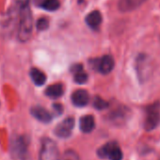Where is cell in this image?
<instances>
[{
    "label": "cell",
    "mask_w": 160,
    "mask_h": 160,
    "mask_svg": "<svg viewBox=\"0 0 160 160\" xmlns=\"http://www.w3.org/2000/svg\"><path fill=\"white\" fill-rule=\"evenodd\" d=\"M87 25L93 29H96L102 23V14L99 11H93L86 17Z\"/></svg>",
    "instance_id": "7c38bea8"
},
{
    "label": "cell",
    "mask_w": 160,
    "mask_h": 160,
    "mask_svg": "<svg viewBox=\"0 0 160 160\" xmlns=\"http://www.w3.org/2000/svg\"><path fill=\"white\" fill-rule=\"evenodd\" d=\"M60 160H79L78 154L72 150H67L62 155H60Z\"/></svg>",
    "instance_id": "2e32d148"
},
{
    "label": "cell",
    "mask_w": 160,
    "mask_h": 160,
    "mask_svg": "<svg viewBox=\"0 0 160 160\" xmlns=\"http://www.w3.org/2000/svg\"><path fill=\"white\" fill-rule=\"evenodd\" d=\"M80 71H83V67L81 64H74L71 67V72H72L73 73H76Z\"/></svg>",
    "instance_id": "44dd1931"
},
{
    "label": "cell",
    "mask_w": 160,
    "mask_h": 160,
    "mask_svg": "<svg viewBox=\"0 0 160 160\" xmlns=\"http://www.w3.org/2000/svg\"><path fill=\"white\" fill-rule=\"evenodd\" d=\"M30 77L36 86H42L46 81L45 73L37 68H33L30 70Z\"/></svg>",
    "instance_id": "4fadbf2b"
},
{
    "label": "cell",
    "mask_w": 160,
    "mask_h": 160,
    "mask_svg": "<svg viewBox=\"0 0 160 160\" xmlns=\"http://www.w3.org/2000/svg\"><path fill=\"white\" fill-rule=\"evenodd\" d=\"M30 113L35 119H37L38 121L44 122V123L50 122L52 121V118H53L52 115L46 109H44L42 107H38V106L33 107L30 109Z\"/></svg>",
    "instance_id": "9c48e42d"
},
{
    "label": "cell",
    "mask_w": 160,
    "mask_h": 160,
    "mask_svg": "<svg viewBox=\"0 0 160 160\" xmlns=\"http://www.w3.org/2000/svg\"><path fill=\"white\" fill-rule=\"evenodd\" d=\"M74 127V119L73 118H66L60 123H58L55 128V135L61 138H67L71 136L72 129Z\"/></svg>",
    "instance_id": "52a82bcc"
},
{
    "label": "cell",
    "mask_w": 160,
    "mask_h": 160,
    "mask_svg": "<svg viewBox=\"0 0 160 160\" xmlns=\"http://www.w3.org/2000/svg\"><path fill=\"white\" fill-rule=\"evenodd\" d=\"M44 1H45V0H34V3H35L37 6H40V7H41V5H42Z\"/></svg>",
    "instance_id": "7402d4cb"
},
{
    "label": "cell",
    "mask_w": 160,
    "mask_h": 160,
    "mask_svg": "<svg viewBox=\"0 0 160 160\" xmlns=\"http://www.w3.org/2000/svg\"><path fill=\"white\" fill-rule=\"evenodd\" d=\"M79 127L83 133H91L95 127V121L93 116L86 115L79 121Z\"/></svg>",
    "instance_id": "8fae6325"
},
{
    "label": "cell",
    "mask_w": 160,
    "mask_h": 160,
    "mask_svg": "<svg viewBox=\"0 0 160 160\" xmlns=\"http://www.w3.org/2000/svg\"><path fill=\"white\" fill-rule=\"evenodd\" d=\"M145 0H119L118 8L122 12H127L140 6Z\"/></svg>",
    "instance_id": "30bf717a"
},
{
    "label": "cell",
    "mask_w": 160,
    "mask_h": 160,
    "mask_svg": "<svg viewBox=\"0 0 160 160\" xmlns=\"http://www.w3.org/2000/svg\"><path fill=\"white\" fill-rule=\"evenodd\" d=\"M52 107H53V111H54L56 116H59V115L62 114V112H63V106L61 104L56 103Z\"/></svg>",
    "instance_id": "ffe728a7"
},
{
    "label": "cell",
    "mask_w": 160,
    "mask_h": 160,
    "mask_svg": "<svg viewBox=\"0 0 160 160\" xmlns=\"http://www.w3.org/2000/svg\"><path fill=\"white\" fill-rule=\"evenodd\" d=\"M60 6L59 0H45V1L41 5V7L46 11L54 12L57 11Z\"/></svg>",
    "instance_id": "9a60e30c"
},
{
    "label": "cell",
    "mask_w": 160,
    "mask_h": 160,
    "mask_svg": "<svg viewBox=\"0 0 160 160\" xmlns=\"http://www.w3.org/2000/svg\"><path fill=\"white\" fill-rule=\"evenodd\" d=\"M39 160H60L58 145L51 138H42L39 152Z\"/></svg>",
    "instance_id": "3957f363"
},
{
    "label": "cell",
    "mask_w": 160,
    "mask_h": 160,
    "mask_svg": "<svg viewBox=\"0 0 160 160\" xmlns=\"http://www.w3.org/2000/svg\"><path fill=\"white\" fill-rule=\"evenodd\" d=\"M88 80V73L84 71H80L74 73V81L78 84H84Z\"/></svg>",
    "instance_id": "e0dca14e"
},
{
    "label": "cell",
    "mask_w": 160,
    "mask_h": 160,
    "mask_svg": "<svg viewBox=\"0 0 160 160\" xmlns=\"http://www.w3.org/2000/svg\"><path fill=\"white\" fill-rule=\"evenodd\" d=\"M160 122V102H155L146 108L144 128L146 131L153 130Z\"/></svg>",
    "instance_id": "277c9868"
},
{
    "label": "cell",
    "mask_w": 160,
    "mask_h": 160,
    "mask_svg": "<svg viewBox=\"0 0 160 160\" xmlns=\"http://www.w3.org/2000/svg\"><path fill=\"white\" fill-rule=\"evenodd\" d=\"M91 61H92L91 64H92V67L103 74L109 73L114 68V59L109 55H106L102 57L101 58L92 59Z\"/></svg>",
    "instance_id": "8992f818"
},
{
    "label": "cell",
    "mask_w": 160,
    "mask_h": 160,
    "mask_svg": "<svg viewBox=\"0 0 160 160\" xmlns=\"http://www.w3.org/2000/svg\"><path fill=\"white\" fill-rule=\"evenodd\" d=\"M63 86L60 83H57V84H53L49 87H47V89L45 90V94L50 97V98H58L63 94Z\"/></svg>",
    "instance_id": "5bb4252c"
},
{
    "label": "cell",
    "mask_w": 160,
    "mask_h": 160,
    "mask_svg": "<svg viewBox=\"0 0 160 160\" xmlns=\"http://www.w3.org/2000/svg\"><path fill=\"white\" fill-rule=\"evenodd\" d=\"M28 3L29 0H21L20 2L18 39L22 42H26L30 39L33 29V19Z\"/></svg>",
    "instance_id": "6da1fadb"
},
{
    "label": "cell",
    "mask_w": 160,
    "mask_h": 160,
    "mask_svg": "<svg viewBox=\"0 0 160 160\" xmlns=\"http://www.w3.org/2000/svg\"><path fill=\"white\" fill-rule=\"evenodd\" d=\"M36 27H37L38 30H40V31H43V30L47 29L48 27H49V21H48V19H46V18H40L37 21Z\"/></svg>",
    "instance_id": "d6986e66"
},
{
    "label": "cell",
    "mask_w": 160,
    "mask_h": 160,
    "mask_svg": "<svg viewBox=\"0 0 160 160\" xmlns=\"http://www.w3.org/2000/svg\"><path fill=\"white\" fill-rule=\"evenodd\" d=\"M93 107L96 108V109H99V110H102V109H105L108 107V103L106 102L104 99H102L101 97H94V100H93Z\"/></svg>",
    "instance_id": "ac0fdd59"
},
{
    "label": "cell",
    "mask_w": 160,
    "mask_h": 160,
    "mask_svg": "<svg viewBox=\"0 0 160 160\" xmlns=\"http://www.w3.org/2000/svg\"><path fill=\"white\" fill-rule=\"evenodd\" d=\"M29 140L27 137L18 136L15 137L12 142V154L15 160H29L30 154L28 152Z\"/></svg>",
    "instance_id": "7a4b0ae2"
},
{
    "label": "cell",
    "mask_w": 160,
    "mask_h": 160,
    "mask_svg": "<svg viewBox=\"0 0 160 160\" xmlns=\"http://www.w3.org/2000/svg\"><path fill=\"white\" fill-rule=\"evenodd\" d=\"M72 102L77 108H83L90 102V95L85 90L74 91L72 94Z\"/></svg>",
    "instance_id": "ba28073f"
},
{
    "label": "cell",
    "mask_w": 160,
    "mask_h": 160,
    "mask_svg": "<svg viewBox=\"0 0 160 160\" xmlns=\"http://www.w3.org/2000/svg\"><path fill=\"white\" fill-rule=\"evenodd\" d=\"M98 155L101 158L108 157L109 160H122V152L116 142H108L98 150Z\"/></svg>",
    "instance_id": "5b68a950"
}]
</instances>
